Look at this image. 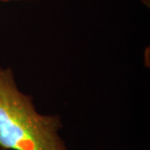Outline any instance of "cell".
<instances>
[{"label": "cell", "mask_w": 150, "mask_h": 150, "mask_svg": "<svg viewBox=\"0 0 150 150\" xmlns=\"http://www.w3.org/2000/svg\"><path fill=\"white\" fill-rule=\"evenodd\" d=\"M4 1H5V2H6V1H9V0H4Z\"/></svg>", "instance_id": "cell-3"}, {"label": "cell", "mask_w": 150, "mask_h": 150, "mask_svg": "<svg viewBox=\"0 0 150 150\" xmlns=\"http://www.w3.org/2000/svg\"><path fill=\"white\" fill-rule=\"evenodd\" d=\"M0 1H2V2H5L4 0H0Z\"/></svg>", "instance_id": "cell-2"}, {"label": "cell", "mask_w": 150, "mask_h": 150, "mask_svg": "<svg viewBox=\"0 0 150 150\" xmlns=\"http://www.w3.org/2000/svg\"><path fill=\"white\" fill-rule=\"evenodd\" d=\"M59 115L38 112L22 93L10 68L0 65V150H69L59 132Z\"/></svg>", "instance_id": "cell-1"}]
</instances>
